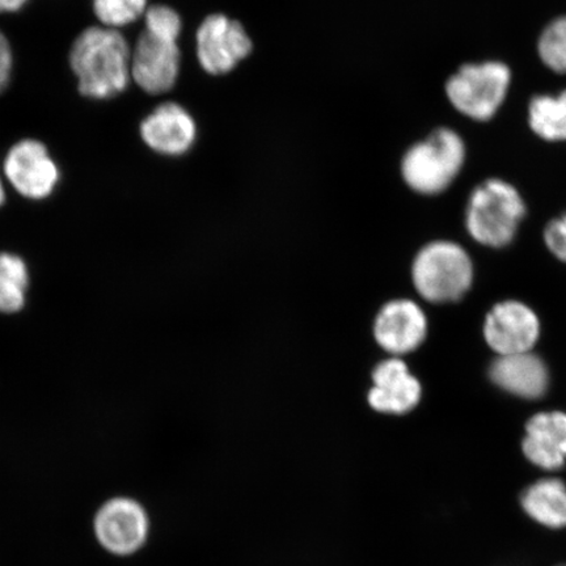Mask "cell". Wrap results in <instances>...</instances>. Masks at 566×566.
I'll return each instance as SVG.
<instances>
[{
	"label": "cell",
	"mask_w": 566,
	"mask_h": 566,
	"mask_svg": "<svg viewBox=\"0 0 566 566\" xmlns=\"http://www.w3.org/2000/svg\"><path fill=\"white\" fill-rule=\"evenodd\" d=\"M523 511L539 525L566 528V485L558 479H542L531 484L521 497Z\"/></svg>",
	"instance_id": "cell-16"
},
{
	"label": "cell",
	"mask_w": 566,
	"mask_h": 566,
	"mask_svg": "<svg viewBox=\"0 0 566 566\" xmlns=\"http://www.w3.org/2000/svg\"><path fill=\"white\" fill-rule=\"evenodd\" d=\"M252 49V40L243 24L222 13L209 15L196 33L198 63L210 75L231 73Z\"/></svg>",
	"instance_id": "cell-8"
},
{
	"label": "cell",
	"mask_w": 566,
	"mask_h": 566,
	"mask_svg": "<svg viewBox=\"0 0 566 566\" xmlns=\"http://www.w3.org/2000/svg\"><path fill=\"white\" fill-rule=\"evenodd\" d=\"M511 83L512 71L504 62L467 63L446 83V95L463 116L484 123L504 104Z\"/></svg>",
	"instance_id": "cell-5"
},
{
	"label": "cell",
	"mask_w": 566,
	"mask_h": 566,
	"mask_svg": "<svg viewBox=\"0 0 566 566\" xmlns=\"http://www.w3.org/2000/svg\"><path fill=\"white\" fill-rule=\"evenodd\" d=\"M4 174L21 196L32 200L51 196L60 180L59 168L45 145L34 139L11 147L4 160Z\"/></svg>",
	"instance_id": "cell-9"
},
{
	"label": "cell",
	"mask_w": 566,
	"mask_h": 566,
	"mask_svg": "<svg viewBox=\"0 0 566 566\" xmlns=\"http://www.w3.org/2000/svg\"><path fill=\"white\" fill-rule=\"evenodd\" d=\"M528 125L544 140H566V90L557 96L537 95L531 98Z\"/></svg>",
	"instance_id": "cell-17"
},
{
	"label": "cell",
	"mask_w": 566,
	"mask_h": 566,
	"mask_svg": "<svg viewBox=\"0 0 566 566\" xmlns=\"http://www.w3.org/2000/svg\"><path fill=\"white\" fill-rule=\"evenodd\" d=\"M139 130L151 150L168 157L188 153L197 139L195 118L177 103L160 104L142 122Z\"/></svg>",
	"instance_id": "cell-12"
},
{
	"label": "cell",
	"mask_w": 566,
	"mask_h": 566,
	"mask_svg": "<svg viewBox=\"0 0 566 566\" xmlns=\"http://www.w3.org/2000/svg\"><path fill=\"white\" fill-rule=\"evenodd\" d=\"M491 378L505 391L533 400L546 394L549 375L543 360L528 352L495 359Z\"/></svg>",
	"instance_id": "cell-15"
},
{
	"label": "cell",
	"mask_w": 566,
	"mask_h": 566,
	"mask_svg": "<svg viewBox=\"0 0 566 566\" xmlns=\"http://www.w3.org/2000/svg\"><path fill=\"white\" fill-rule=\"evenodd\" d=\"M4 201H6V193H4V189H3V184H2V181H0V207H2Z\"/></svg>",
	"instance_id": "cell-24"
},
{
	"label": "cell",
	"mask_w": 566,
	"mask_h": 566,
	"mask_svg": "<svg viewBox=\"0 0 566 566\" xmlns=\"http://www.w3.org/2000/svg\"><path fill=\"white\" fill-rule=\"evenodd\" d=\"M544 239L549 251L566 263V212L548 223Z\"/></svg>",
	"instance_id": "cell-21"
},
{
	"label": "cell",
	"mask_w": 566,
	"mask_h": 566,
	"mask_svg": "<svg viewBox=\"0 0 566 566\" xmlns=\"http://www.w3.org/2000/svg\"><path fill=\"white\" fill-rule=\"evenodd\" d=\"M92 533L106 554L130 557L146 547L151 533L150 514L138 500L117 495L97 507Z\"/></svg>",
	"instance_id": "cell-7"
},
{
	"label": "cell",
	"mask_w": 566,
	"mask_h": 566,
	"mask_svg": "<svg viewBox=\"0 0 566 566\" xmlns=\"http://www.w3.org/2000/svg\"><path fill=\"white\" fill-rule=\"evenodd\" d=\"M30 274L17 254L0 253V313H19L25 304Z\"/></svg>",
	"instance_id": "cell-18"
},
{
	"label": "cell",
	"mask_w": 566,
	"mask_h": 566,
	"mask_svg": "<svg viewBox=\"0 0 566 566\" xmlns=\"http://www.w3.org/2000/svg\"><path fill=\"white\" fill-rule=\"evenodd\" d=\"M12 69V53L9 41L0 32V92L9 84Z\"/></svg>",
	"instance_id": "cell-22"
},
{
	"label": "cell",
	"mask_w": 566,
	"mask_h": 566,
	"mask_svg": "<svg viewBox=\"0 0 566 566\" xmlns=\"http://www.w3.org/2000/svg\"><path fill=\"white\" fill-rule=\"evenodd\" d=\"M28 3V0H0V12H17Z\"/></svg>",
	"instance_id": "cell-23"
},
{
	"label": "cell",
	"mask_w": 566,
	"mask_h": 566,
	"mask_svg": "<svg viewBox=\"0 0 566 566\" xmlns=\"http://www.w3.org/2000/svg\"><path fill=\"white\" fill-rule=\"evenodd\" d=\"M526 205L511 182L488 179L473 190L465 209V226L478 243L501 248L515 237Z\"/></svg>",
	"instance_id": "cell-3"
},
{
	"label": "cell",
	"mask_w": 566,
	"mask_h": 566,
	"mask_svg": "<svg viewBox=\"0 0 566 566\" xmlns=\"http://www.w3.org/2000/svg\"><path fill=\"white\" fill-rule=\"evenodd\" d=\"M523 452L542 470H560L566 462V415L539 413L527 422Z\"/></svg>",
	"instance_id": "cell-14"
},
{
	"label": "cell",
	"mask_w": 566,
	"mask_h": 566,
	"mask_svg": "<svg viewBox=\"0 0 566 566\" xmlns=\"http://www.w3.org/2000/svg\"><path fill=\"white\" fill-rule=\"evenodd\" d=\"M537 52L548 69L557 74L566 73V17L551 21L537 42Z\"/></svg>",
	"instance_id": "cell-19"
},
{
	"label": "cell",
	"mask_w": 566,
	"mask_h": 566,
	"mask_svg": "<svg viewBox=\"0 0 566 566\" xmlns=\"http://www.w3.org/2000/svg\"><path fill=\"white\" fill-rule=\"evenodd\" d=\"M557 566H566V564H563V565H557Z\"/></svg>",
	"instance_id": "cell-25"
},
{
	"label": "cell",
	"mask_w": 566,
	"mask_h": 566,
	"mask_svg": "<svg viewBox=\"0 0 566 566\" xmlns=\"http://www.w3.org/2000/svg\"><path fill=\"white\" fill-rule=\"evenodd\" d=\"M417 292L433 303L455 302L469 292L473 268L469 254L452 242H434L422 248L412 268Z\"/></svg>",
	"instance_id": "cell-6"
},
{
	"label": "cell",
	"mask_w": 566,
	"mask_h": 566,
	"mask_svg": "<svg viewBox=\"0 0 566 566\" xmlns=\"http://www.w3.org/2000/svg\"><path fill=\"white\" fill-rule=\"evenodd\" d=\"M147 9V0H94L95 15L113 30L134 23Z\"/></svg>",
	"instance_id": "cell-20"
},
{
	"label": "cell",
	"mask_w": 566,
	"mask_h": 566,
	"mask_svg": "<svg viewBox=\"0 0 566 566\" xmlns=\"http://www.w3.org/2000/svg\"><path fill=\"white\" fill-rule=\"evenodd\" d=\"M181 30V18L171 7H148L145 31L132 52V80L147 94H166L179 80Z\"/></svg>",
	"instance_id": "cell-2"
},
{
	"label": "cell",
	"mask_w": 566,
	"mask_h": 566,
	"mask_svg": "<svg viewBox=\"0 0 566 566\" xmlns=\"http://www.w3.org/2000/svg\"><path fill=\"white\" fill-rule=\"evenodd\" d=\"M427 334V316L419 304L408 300L387 303L374 324L375 339L395 357L419 348Z\"/></svg>",
	"instance_id": "cell-11"
},
{
	"label": "cell",
	"mask_w": 566,
	"mask_h": 566,
	"mask_svg": "<svg viewBox=\"0 0 566 566\" xmlns=\"http://www.w3.org/2000/svg\"><path fill=\"white\" fill-rule=\"evenodd\" d=\"M420 400V381L409 373L405 360L394 357L375 367L369 405L377 412L405 415L417 407Z\"/></svg>",
	"instance_id": "cell-13"
},
{
	"label": "cell",
	"mask_w": 566,
	"mask_h": 566,
	"mask_svg": "<svg viewBox=\"0 0 566 566\" xmlns=\"http://www.w3.org/2000/svg\"><path fill=\"white\" fill-rule=\"evenodd\" d=\"M484 335L500 357L528 353L541 335L539 318L526 304L500 303L486 316Z\"/></svg>",
	"instance_id": "cell-10"
},
{
	"label": "cell",
	"mask_w": 566,
	"mask_h": 566,
	"mask_svg": "<svg viewBox=\"0 0 566 566\" xmlns=\"http://www.w3.org/2000/svg\"><path fill=\"white\" fill-rule=\"evenodd\" d=\"M464 160L463 138L449 127H438L427 139L408 148L401 160L402 179L417 193L440 195L454 182Z\"/></svg>",
	"instance_id": "cell-4"
},
{
	"label": "cell",
	"mask_w": 566,
	"mask_h": 566,
	"mask_svg": "<svg viewBox=\"0 0 566 566\" xmlns=\"http://www.w3.org/2000/svg\"><path fill=\"white\" fill-rule=\"evenodd\" d=\"M70 65L83 96L104 101L122 94L132 80V52L122 32L91 27L77 35Z\"/></svg>",
	"instance_id": "cell-1"
}]
</instances>
